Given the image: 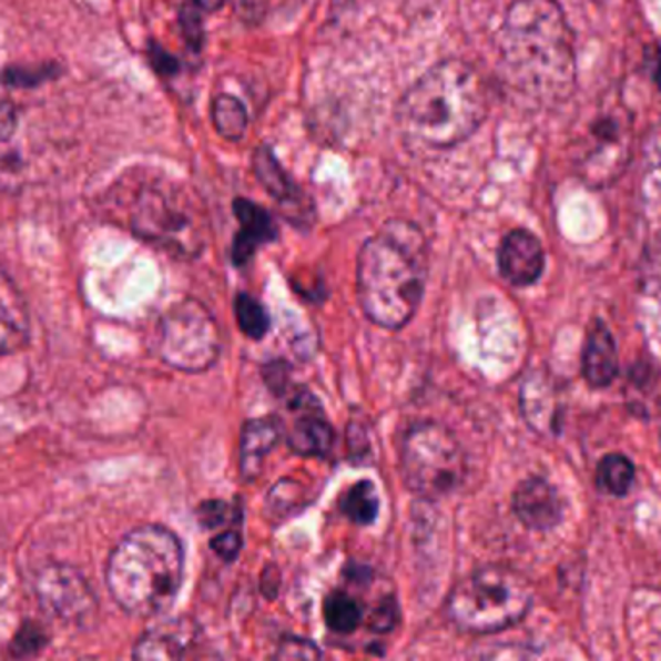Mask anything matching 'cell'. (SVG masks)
I'll use <instances>...</instances> for the list:
<instances>
[{"mask_svg": "<svg viewBox=\"0 0 661 661\" xmlns=\"http://www.w3.org/2000/svg\"><path fill=\"white\" fill-rule=\"evenodd\" d=\"M499 59L512 88L541 101L569 95L577 80L572 35L556 0H515L499 31Z\"/></svg>", "mask_w": 661, "mask_h": 661, "instance_id": "cell-1", "label": "cell"}, {"mask_svg": "<svg viewBox=\"0 0 661 661\" xmlns=\"http://www.w3.org/2000/svg\"><path fill=\"white\" fill-rule=\"evenodd\" d=\"M488 85L462 61L437 62L406 90L398 129L428 150H449L468 140L488 116Z\"/></svg>", "mask_w": 661, "mask_h": 661, "instance_id": "cell-2", "label": "cell"}, {"mask_svg": "<svg viewBox=\"0 0 661 661\" xmlns=\"http://www.w3.org/2000/svg\"><path fill=\"white\" fill-rule=\"evenodd\" d=\"M428 278V248L418 226L385 223L358 256V301L364 314L384 329L397 330L420 308Z\"/></svg>", "mask_w": 661, "mask_h": 661, "instance_id": "cell-3", "label": "cell"}, {"mask_svg": "<svg viewBox=\"0 0 661 661\" xmlns=\"http://www.w3.org/2000/svg\"><path fill=\"white\" fill-rule=\"evenodd\" d=\"M114 601L135 617H157L173 608L184 579V549L169 528L145 525L126 533L106 563Z\"/></svg>", "mask_w": 661, "mask_h": 661, "instance_id": "cell-4", "label": "cell"}, {"mask_svg": "<svg viewBox=\"0 0 661 661\" xmlns=\"http://www.w3.org/2000/svg\"><path fill=\"white\" fill-rule=\"evenodd\" d=\"M121 192V210L135 236L176 257H194L205 248L210 223L189 189L150 176Z\"/></svg>", "mask_w": 661, "mask_h": 661, "instance_id": "cell-5", "label": "cell"}, {"mask_svg": "<svg viewBox=\"0 0 661 661\" xmlns=\"http://www.w3.org/2000/svg\"><path fill=\"white\" fill-rule=\"evenodd\" d=\"M532 608V588L512 569L481 567L452 588L445 609L460 631L494 634L525 619Z\"/></svg>", "mask_w": 661, "mask_h": 661, "instance_id": "cell-6", "label": "cell"}, {"mask_svg": "<svg viewBox=\"0 0 661 661\" xmlns=\"http://www.w3.org/2000/svg\"><path fill=\"white\" fill-rule=\"evenodd\" d=\"M400 470L414 496L436 501L465 480V451L451 429L434 421L416 424L403 439Z\"/></svg>", "mask_w": 661, "mask_h": 661, "instance_id": "cell-7", "label": "cell"}, {"mask_svg": "<svg viewBox=\"0 0 661 661\" xmlns=\"http://www.w3.org/2000/svg\"><path fill=\"white\" fill-rule=\"evenodd\" d=\"M631 151V116L619 101L603 103L580 129L574 145L577 173L588 186H608L623 174Z\"/></svg>", "mask_w": 661, "mask_h": 661, "instance_id": "cell-8", "label": "cell"}, {"mask_svg": "<svg viewBox=\"0 0 661 661\" xmlns=\"http://www.w3.org/2000/svg\"><path fill=\"white\" fill-rule=\"evenodd\" d=\"M161 358L181 372L197 374L217 362L221 333L215 317L194 298L174 304L161 319Z\"/></svg>", "mask_w": 661, "mask_h": 661, "instance_id": "cell-9", "label": "cell"}, {"mask_svg": "<svg viewBox=\"0 0 661 661\" xmlns=\"http://www.w3.org/2000/svg\"><path fill=\"white\" fill-rule=\"evenodd\" d=\"M35 592L49 613L70 623L88 621L98 609V598L88 580L67 565H51L39 572Z\"/></svg>", "mask_w": 661, "mask_h": 661, "instance_id": "cell-10", "label": "cell"}, {"mask_svg": "<svg viewBox=\"0 0 661 661\" xmlns=\"http://www.w3.org/2000/svg\"><path fill=\"white\" fill-rule=\"evenodd\" d=\"M512 511L525 527L546 532L561 522L563 504L549 481L528 478L515 489Z\"/></svg>", "mask_w": 661, "mask_h": 661, "instance_id": "cell-11", "label": "cell"}, {"mask_svg": "<svg viewBox=\"0 0 661 661\" xmlns=\"http://www.w3.org/2000/svg\"><path fill=\"white\" fill-rule=\"evenodd\" d=\"M499 271L511 285L528 286L540 278L546 256L540 241L525 228L505 236L499 248Z\"/></svg>", "mask_w": 661, "mask_h": 661, "instance_id": "cell-12", "label": "cell"}, {"mask_svg": "<svg viewBox=\"0 0 661 661\" xmlns=\"http://www.w3.org/2000/svg\"><path fill=\"white\" fill-rule=\"evenodd\" d=\"M30 309L20 288L0 267V358L18 353L30 343Z\"/></svg>", "mask_w": 661, "mask_h": 661, "instance_id": "cell-13", "label": "cell"}, {"mask_svg": "<svg viewBox=\"0 0 661 661\" xmlns=\"http://www.w3.org/2000/svg\"><path fill=\"white\" fill-rule=\"evenodd\" d=\"M234 215L241 221V231L234 238L233 262L234 265H246L262 244L277 238V226L264 207L244 197L234 200Z\"/></svg>", "mask_w": 661, "mask_h": 661, "instance_id": "cell-14", "label": "cell"}, {"mask_svg": "<svg viewBox=\"0 0 661 661\" xmlns=\"http://www.w3.org/2000/svg\"><path fill=\"white\" fill-rule=\"evenodd\" d=\"M192 640V623L166 621L143 634L135 642L134 661H182L186 644Z\"/></svg>", "mask_w": 661, "mask_h": 661, "instance_id": "cell-15", "label": "cell"}, {"mask_svg": "<svg viewBox=\"0 0 661 661\" xmlns=\"http://www.w3.org/2000/svg\"><path fill=\"white\" fill-rule=\"evenodd\" d=\"M283 436L285 429L277 418H257L244 426L241 441V470L244 478H256L265 455L277 447Z\"/></svg>", "mask_w": 661, "mask_h": 661, "instance_id": "cell-16", "label": "cell"}, {"mask_svg": "<svg viewBox=\"0 0 661 661\" xmlns=\"http://www.w3.org/2000/svg\"><path fill=\"white\" fill-rule=\"evenodd\" d=\"M582 374L592 387H608L616 379V340L601 322L588 330L587 345L582 354Z\"/></svg>", "mask_w": 661, "mask_h": 661, "instance_id": "cell-17", "label": "cell"}, {"mask_svg": "<svg viewBox=\"0 0 661 661\" xmlns=\"http://www.w3.org/2000/svg\"><path fill=\"white\" fill-rule=\"evenodd\" d=\"M254 165V173H256L257 181L262 182L271 196L275 197L283 210L288 205V210H298L302 207V190L291 181V176L285 173V169L281 166L275 153L270 148H257L252 159Z\"/></svg>", "mask_w": 661, "mask_h": 661, "instance_id": "cell-18", "label": "cell"}, {"mask_svg": "<svg viewBox=\"0 0 661 661\" xmlns=\"http://www.w3.org/2000/svg\"><path fill=\"white\" fill-rule=\"evenodd\" d=\"M286 441L291 445V449L298 455L325 457V455H329L333 441H335V434L322 414L308 410L301 420H296L288 431Z\"/></svg>", "mask_w": 661, "mask_h": 661, "instance_id": "cell-19", "label": "cell"}, {"mask_svg": "<svg viewBox=\"0 0 661 661\" xmlns=\"http://www.w3.org/2000/svg\"><path fill=\"white\" fill-rule=\"evenodd\" d=\"M324 621L330 632L346 637L360 629L364 623V608L358 598H354L346 588H337L325 596Z\"/></svg>", "mask_w": 661, "mask_h": 661, "instance_id": "cell-20", "label": "cell"}, {"mask_svg": "<svg viewBox=\"0 0 661 661\" xmlns=\"http://www.w3.org/2000/svg\"><path fill=\"white\" fill-rule=\"evenodd\" d=\"M211 119H213V126L217 130L218 135H223L228 142H238L248 129L246 106L228 93H221L213 99Z\"/></svg>", "mask_w": 661, "mask_h": 661, "instance_id": "cell-21", "label": "cell"}, {"mask_svg": "<svg viewBox=\"0 0 661 661\" xmlns=\"http://www.w3.org/2000/svg\"><path fill=\"white\" fill-rule=\"evenodd\" d=\"M340 511L354 525L368 527L377 519L379 512V497L376 486L369 480L356 481L340 499Z\"/></svg>", "mask_w": 661, "mask_h": 661, "instance_id": "cell-22", "label": "cell"}, {"mask_svg": "<svg viewBox=\"0 0 661 661\" xmlns=\"http://www.w3.org/2000/svg\"><path fill=\"white\" fill-rule=\"evenodd\" d=\"M634 480V466L623 455H608L598 468V481L611 496H624Z\"/></svg>", "mask_w": 661, "mask_h": 661, "instance_id": "cell-23", "label": "cell"}, {"mask_svg": "<svg viewBox=\"0 0 661 661\" xmlns=\"http://www.w3.org/2000/svg\"><path fill=\"white\" fill-rule=\"evenodd\" d=\"M236 324L241 325L242 333L250 338H264L270 330V316L264 306L250 294L242 293L234 301Z\"/></svg>", "mask_w": 661, "mask_h": 661, "instance_id": "cell-24", "label": "cell"}, {"mask_svg": "<svg viewBox=\"0 0 661 661\" xmlns=\"http://www.w3.org/2000/svg\"><path fill=\"white\" fill-rule=\"evenodd\" d=\"M468 661H533L532 647L520 642H484L468 652Z\"/></svg>", "mask_w": 661, "mask_h": 661, "instance_id": "cell-25", "label": "cell"}, {"mask_svg": "<svg viewBox=\"0 0 661 661\" xmlns=\"http://www.w3.org/2000/svg\"><path fill=\"white\" fill-rule=\"evenodd\" d=\"M273 661H322L324 654L316 642L294 634H286L278 640L277 648L273 652Z\"/></svg>", "mask_w": 661, "mask_h": 661, "instance_id": "cell-26", "label": "cell"}, {"mask_svg": "<svg viewBox=\"0 0 661 661\" xmlns=\"http://www.w3.org/2000/svg\"><path fill=\"white\" fill-rule=\"evenodd\" d=\"M202 8L197 7L194 0L184 2L181 8V28L182 35L186 39L190 49L200 51L205 41V31H203V18L200 14Z\"/></svg>", "mask_w": 661, "mask_h": 661, "instance_id": "cell-27", "label": "cell"}, {"mask_svg": "<svg viewBox=\"0 0 661 661\" xmlns=\"http://www.w3.org/2000/svg\"><path fill=\"white\" fill-rule=\"evenodd\" d=\"M57 74V67L8 68L2 74V82L12 88H35L39 83L45 82L47 78H54Z\"/></svg>", "mask_w": 661, "mask_h": 661, "instance_id": "cell-28", "label": "cell"}, {"mask_svg": "<svg viewBox=\"0 0 661 661\" xmlns=\"http://www.w3.org/2000/svg\"><path fill=\"white\" fill-rule=\"evenodd\" d=\"M197 520H200L203 528H210V530L211 528L225 527L226 522L236 520V509L225 504V501L213 499V501H205V504L200 505Z\"/></svg>", "mask_w": 661, "mask_h": 661, "instance_id": "cell-29", "label": "cell"}, {"mask_svg": "<svg viewBox=\"0 0 661 661\" xmlns=\"http://www.w3.org/2000/svg\"><path fill=\"white\" fill-rule=\"evenodd\" d=\"M211 549L225 561H234L242 549V536L236 530H226L211 540Z\"/></svg>", "mask_w": 661, "mask_h": 661, "instance_id": "cell-30", "label": "cell"}, {"mask_svg": "<svg viewBox=\"0 0 661 661\" xmlns=\"http://www.w3.org/2000/svg\"><path fill=\"white\" fill-rule=\"evenodd\" d=\"M41 644H43L41 631L35 629L33 624H28L26 629L18 632V637H16L14 642H12V650H14L18 655H28L31 654L33 650H38Z\"/></svg>", "mask_w": 661, "mask_h": 661, "instance_id": "cell-31", "label": "cell"}, {"mask_svg": "<svg viewBox=\"0 0 661 661\" xmlns=\"http://www.w3.org/2000/svg\"><path fill=\"white\" fill-rule=\"evenodd\" d=\"M150 61L159 74L173 75L174 72H179L176 59L166 53L165 49H161L157 43H151L150 45Z\"/></svg>", "mask_w": 661, "mask_h": 661, "instance_id": "cell-32", "label": "cell"}, {"mask_svg": "<svg viewBox=\"0 0 661 661\" xmlns=\"http://www.w3.org/2000/svg\"><path fill=\"white\" fill-rule=\"evenodd\" d=\"M278 584H281V579H278V574H275V579H267V574L264 572V579H262V588H264V594L273 600L278 592Z\"/></svg>", "mask_w": 661, "mask_h": 661, "instance_id": "cell-33", "label": "cell"}, {"mask_svg": "<svg viewBox=\"0 0 661 661\" xmlns=\"http://www.w3.org/2000/svg\"><path fill=\"white\" fill-rule=\"evenodd\" d=\"M650 18L654 20L655 26L661 30V0H644Z\"/></svg>", "mask_w": 661, "mask_h": 661, "instance_id": "cell-34", "label": "cell"}, {"mask_svg": "<svg viewBox=\"0 0 661 661\" xmlns=\"http://www.w3.org/2000/svg\"><path fill=\"white\" fill-rule=\"evenodd\" d=\"M197 7L202 8V10H207V12H215L218 8L225 7L226 0H194Z\"/></svg>", "mask_w": 661, "mask_h": 661, "instance_id": "cell-35", "label": "cell"}]
</instances>
